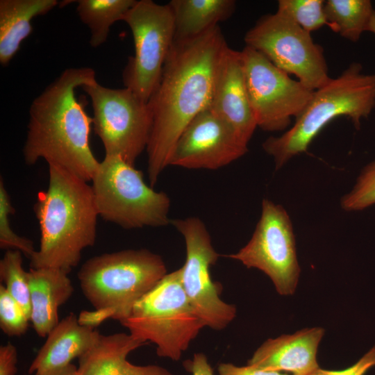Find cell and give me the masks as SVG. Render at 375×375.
Here are the masks:
<instances>
[{
	"label": "cell",
	"instance_id": "44dd1931",
	"mask_svg": "<svg viewBox=\"0 0 375 375\" xmlns=\"http://www.w3.org/2000/svg\"><path fill=\"white\" fill-rule=\"evenodd\" d=\"M174 41L198 37L228 19L235 10L233 0H172Z\"/></svg>",
	"mask_w": 375,
	"mask_h": 375
},
{
	"label": "cell",
	"instance_id": "1f68e13d",
	"mask_svg": "<svg viewBox=\"0 0 375 375\" xmlns=\"http://www.w3.org/2000/svg\"><path fill=\"white\" fill-rule=\"evenodd\" d=\"M184 367L192 375H214L207 357L202 353H195L192 359L185 360Z\"/></svg>",
	"mask_w": 375,
	"mask_h": 375
},
{
	"label": "cell",
	"instance_id": "277c9868",
	"mask_svg": "<svg viewBox=\"0 0 375 375\" xmlns=\"http://www.w3.org/2000/svg\"><path fill=\"white\" fill-rule=\"evenodd\" d=\"M166 274L162 258L145 249L103 253L88 259L79 269L78 278L94 310L82 312L80 322L92 328L107 319L121 322Z\"/></svg>",
	"mask_w": 375,
	"mask_h": 375
},
{
	"label": "cell",
	"instance_id": "4dcf8cb0",
	"mask_svg": "<svg viewBox=\"0 0 375 375\" xmlns=\"http://www.w3.org/2000/svg\"><path fill=\"white\" fill-rule=\"evenodd\" d=\"M16 347L8 342L0 347V375H16L17 372Z\"/></svg>",
	"mask_w": 375,
	"mask_h": 375
},
{
	"label": "cell",
	"instance_id": "7a4b0ae2",
	"mask_svg": "<svg viewBox=\"0 0 375 375\" xmlns=\"http://www.w3.org/2000/svg\"><path fill=\"white\" fill-rule=\"evenodd\" d=\"M97 82L91 67L65 69L32 101L23 157L28 165L40 159L91 181L99 162L89 143L92 118L76 88Z\"/></svg>",
	"mask_w": 375,
	"mask_h": 375
},
{
	"label": "cell",
	"instance_id": "ffe728a7",
	"mask_svg": "<svg viewBox=\"0 0 375 375\" xmlns=\"http://www.w3.org/2000/svg\"><path fill=\"white\" fill-rule=\"evenodd\" d=\"M57 0L0 1V63L7 65L33 31L32 19L48 13Z\"/></svg>",
	"mask_w": 375,
	"mask_h": 375
},
{
	"label": "cell",
	"instance_id": "e0dca14e",
	"mask_svg": "<svg viewBox=\"0 0 375 375\" xmlns=\"http://www.w3.org/2000/svg\"><path fill=\"white\" fill-rule=\"evenodd\" d=\"M148 344L132 335H101L95 345L78 358V375H173L158 365H135L127 360L135 349Z\"/></svg>",
	"mask_w": 375,
	"mask_h": 375
},
{
	"label": "cell",
	"instance_id": "52a82bcc",
	"mask_svg": "<svg viewBox=\"0 0 375 375\" xmlns=\"http://www.w3.org/2000/svg\"><path fill=\"white\" fill-rule=\"evenodd\" d=\"M99 216L124 228L171 224L170 199L144 180L142 172L121 157L105 155L91 180Z\"/></svg>",
	"mask_w": 375,
	"mask_h": 375
},
{
	"label": "cell",
	"instance_id": "4316f807",
	"mask_svg": "<svg viewBox=\"0 0 375 375\" xmlns=\"http://www.w3.org/2000/svg\"><path fill=\"white\" fill-rule=\"evenodd\" d=\"M375 204V160L367 165L358 176L352 190L341 199L347 211H358Z\"/></svg>",
	"mask_w": 375,
	"mask_h": 375
},
{
	"label": "cell",
	"instance_id": "5b68a950",
	"mask_svg": "<svg viewBox=\"0 0 375 375\" xmlns=\"http://www.w3.org/2000/svg\"><path fill=\"white\" fill-rule=\"evenodd\" d=\"M374 108L375 74H365L360 63L353 62L338 76L314 90L294 124L281 135L267 138L262 149L279 169L294 156L306 152L334 119L346 116L358 129L362 119L367 118Z\"/></svg>",
	"mask_w": 375,
	"mask_h": 375
},
{
	"label": "cell",
	"instance_id": "8fae6325",
	"mask_svg": "<svg viewBox=\"0 0 375 375\" xmlns=\"http://www.w3.org/2000/svg\"><path fill=\"white\" fill-rule=\"evenodd\" d=\"M244 81L257 126L268 132L285 131L310 100L314 90L276 67L256 50L241 51Z\"/></svg>",
	"mask_w": 375,
	"mask_h": 375
},
{
	"label": "cell",
	"instance_id": "2e32d148",
	"mask_svg": "<svg viewBox=\"0 0 375 375\" xmlns=\"http://www.w3.org/2000/svg\"><path fill=\"white\" fill-rule=\"evenodd\" d=\"M324 334L320 327L268 339L254 352L247 365L290 375H308L319 368L317 353Z\"/></svg>",
	"mask_w": 375,
	"mask_h": 375
},
{
	"label": "cell",
	"instance_id": "9c48e42d",
	"mask_svg": "<svg viewBox=\"0 0 375 375\" xmlns=\"http://www.w3.org/2000/svg\"><path fill=\"white\" fill-rule=\"evenodd\" d=\"M244 39L246 46L310 90L318 89L331 78L322 47L311 33L278 12L262 16Z\"/></svg>",
	"mask_w": 375,
	"mask_h": 375
},
{
	"label": "cell",
	"instance_id": "3957f363",
	"mask_svg": "<svg viewBox=\"0 0 375 375\" xmlns=\"http://www.w3.org/2000/svg\"><path fill=\"white\" fill-rule=\"evenodd\" d=\"M49 178L47 190L38 193L34 204L41 237L30 267L69 274L95 242L99 213L87 181L53 165H49Z\"/></svg>",
	"mask_w": 375,
	"mask_h": 375
},
{
	"label": "cell",
	"instance_id": "484cf974",
	"mask_svg": "<svg viewBox=\"0 0 375 375\" xmlns=\"http://www.w3.org/2000/svg\"><path fill=\"white\" fill-rule=\"evenodd\" d=\"M15 213L10 197L4 182L0 180V247L21 251L30 258L36 251L31 240L18 235L10 227V216Z\"/></svg>",
	"mask_w": 375,
	"mask_h": 375
},
{
	"label": "cell",
	"instance_id": "8992f818",
	"mask_svg": "<svg viewBox=\"0 0 375 375\" xmlns=\"http://www.w3.org/2000/svg\"><path fill=\"white\" fill-rule=\"evenodd\" d=\"M120 323L135 338L155 344L158 356L174 361L206 326L183 289L181 268L165 275Z\"/></svg>",
	"mask_w": 375,
	"mask_h": 375
},
{
	"label": "cell",
	"instance_id": "836d02e7",
	"mask_svg": "<svg viewBox=\"0 0 375 375\" xmlns=\"http://www.w3.org/2000/svg\"><path fill=\"white\" fill-rule=\"evenodd\" d=\"M367 31H369L375 35V10L374 11L372 16L371 17Z\"/></svg>",
	"mask_w": 375,
	"mask_h": 375
},
{
	"label": "cell",
	"instance_id": "ac0fdd59",
	"mask_svg": "<svg viewBox=\"0 0 375 375\" xmlns=\"http://www.w3.org/2000/svg\"><path fill=\"white\" fill-rule=\"evenodd\" d=\"M101 334L93 328L81 325L74 313L60 320L47 336V340L29 366L30 374L59 369L72 364L90 351Z\"/></svg>",
	"mask_w": 375,
	"mask_h": 375
},
{
	"label": "cell",
	"instance_id": "cb8c5ba5",
	"mask_svg": "<svg viewBox=\"0 0 375 375\" xmlns=\"http://www.w3.org/2000/svg\"><path fill=\"white\" fill-rule=\"evenodd\" d=\"M0 278L10 295L31 317V299L28 272L22 267V253L8 249L0 260Z\"/></svg>",
	"mask_w": 375,
	"mask_h": 375
},
{
	"label": "cell",
	"instance_id": "4fadbf2b",
	"mask_svg": "<svg viewBox=\"0 0 375 375\" xmlns=\"http://www.w3.org/2000/svg\"><path fill=\"white\" fill-rule=\"evenodd\" d=\"M171 224L185 240L186 258L181 278L190 302L206 326L214 330L226 328L235 317L236 308L222 300L211 279L210 269L219 254L206 226L195 217L172 219Z\"/></svg>",
	"mask_w": 375,
	"mask_h": 375
},
{
	"label": "cell",
	"instance_id": "d6a6232c",
	"mask_svg": "<svg viewBox=\"0 0 375 375\" xmlns=\"http://www.w3.org/2000/svg\"><path fill=\"white\" fill-rule=\"evenodd\" d=\"M34 375H78L77 367L70 364L65 367Z\"/></svg>",
	"mask_w": 375,
	"mask_h": 375
},
{
	"label": "cell",
	"instance_id": "9a60e30c",
	"mask_svg": "<svg viewBox=\"0 0 375 375\" xmlns=\"http://www.w3.org/2000/svg\"><path fill=\"white\" fill-rule=\"evenodd\" d=\"M208 108L249 144L258 126L248 98L241 51L228 47L224 52Z\"/></svg>",
	"mask_w": 375,
	"mask_h": 375
},
{
	"label": "cell",
	"instance_id": "30bf717a",
	"mask_svg": "<svg viewBox=\"0 0 375 375\" xmlns=\"http://www.w3.org/2000/svg\"><path fill=\"white\" fill-rule=\"evenodd\" d=\"M133 38L134 55L122 72L125 88L148 101L157 88L174 42V22L168 3L137 1L123 20Z\"/></svg>",
	"mask_w": 375,
	"mask_h": 375
},
{
	"label": "cell",
	"instance_id": "5bb4252c",
	"mask_svg": "<svg viewBox=\"0 0 375 375\" xmlns=\"http://www.w3.org/2000/svg\"><path fill=\"white\" fill-rule=\"evenodd\" d=\"M247 151L248 144L208 107L190 122L178 138L169 165L217 169Z\"/></svg>",
	"mask_w": 375,
	"mask_h": 375
},
{
	"label": "cell",
	"instance_id": "83f0119b",
	"mask_svg": "<svg viewBox=\"0 0 375 375\" xmlns=\"http://www.w3.org/2000/svg\"><path fill=\"white\" fill-rule=\"evenodd\" d=\"M30 319L19 304L10 295L5 286L0 285V328L9 336L24 335Z\"/></svg>",
	"mask_w": 375,
	"mask_h": 375
},
{
	"label": "cell",
	"instance_id": "ba28073f",
	"mask_svg": "<svg viewBox=\"0 0 375 375\" xmlns=\"http://www.w3.org/2000/svg\"><path fill=\"white\" fill-rule=\"evenodd\" d=\"M81 88L91 100L94 131L105 155L134 165L149 140L152 118L147 101L127 88L112 89L97 81Z\"/></svg>",
	"mask_w": 375,
	"mask_h": 375
},
{
	"label": "cell",
	"instance_id": "d4e9b609",
	"mask_svg": "<svg viewBox=\"0 0 375 375\" xmlns=\"http://www.w3.org/2000/svg\"><path fill=\"white\" fill-rule=\"evenodd\" d=\"M323 0H279L276 12L311 33L327 26Z\"/></svg>",
	"mask_w": 375,
	"mask_h": 375
},
{
	"label": "cell",
	"instance_id": "f1b7e54d",
	"mask_svg": "<svg viewBox=\"0 0 375 375\" xmlns=\"http://www.w3.org/2000/svg\"><path fill=\"white\" fill-rule=\"evenodd\" d=\"M375 366V345L353 365L342 370H328L320 367L308 375H365Z\"/></svg>",
	"mask_w": 375,
	"mask_h": 375
},
{
	"label": "cell",
	"instance_id": "d6986e66",
	"mask_svg": "<svg viewBox=\"0 0 375 375\" xmlns=\"http://www.w3.org/2000/svg\"><path fill=\"white\" fill-rule=\"evenodd\" d=\"M68 274L56 268H30L28 272L30 321L40 337H47L58 324V309L73 294Z\"/></svg>",
	"mask_w": 375,
	"mask_h": 375
},
{
	"label": "cell",
	"instance_id": "603a6c76",
	"mask_svg": "<svg viewBox=\"0 0 375 375\" xmlns=\"http://www.w3.org/2000/svg\"><path fill=\"white\" fill-rule=\"evenodd\" d=\"M375 10L369 0H328L324 2L327 26L351 42H356L368 26Z\"/></svg>",
	"mask_w": 375,
	"mask_h": 375
},
{
	"label": "cell",
	"instance_id": "7402d4cb",
	"mask_svg": "<svg viewBox=\"0 0 375 375\" xmlns=\"http://www.w3.org/2000/svg\"><path fill=\"white\" fill-rule=\"evenodd\" d=\"M137 0H78L76 11L83 23L90 29L89 43L93 48L102 45L112 25L123 20Z\"/></svg>",
	"mask_w": 375,
	"mask_h": 375
},
{
	"label": "cell",
	"instance_id": "7c38bea8",
	"mask_svg": "<svg viewBox=\"0 0 375 375\" xmlns=\"http://www.w3.org/2000/svg\"><path fill=\"white\" fill-rule=\"evenodd\" d=\"M226 256L264 272L278 294L294 293L301 269L292 222L282 206L264 199L251 240L237 253Z\"/></svg>",
	"mask_w": 375,
	"mask_h": 375
},
{
	"label": "cell",
	"instance_id": "f546056e",
	"mask_svg": "<svg viewBox=\"0 0 375 375\" xmlns=\"http://www.w3.org/2000/svg\"><path fill=\"white\" fill-rule=\"evenodd\" d=\"M217 370L219 375H290L278 371L264 369L253 365L236 366L232 363H221Z\"/></svg>",
	"mask_w": 375,
	"mask_h": 375
},
{
	"label": "cell",
	"instance_id": "6da1fadb",
	"mask_svg": "<svg viewBox=\"0 0 375 375\" xmlns=\"http://www.w3.org/2000/svg\"><path fill=\"white\" fill-rule=\"evenodd\" d=\"M228 47L219 26L194 38L174 42L159 83L147 101L152 118L146 149L151 187L169 166L174 147L184 129L208 107Z\"/></svg>",
	"mask_w": 375,
	"mask_h": 375
}]
</instances>
